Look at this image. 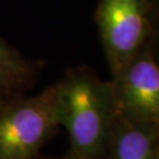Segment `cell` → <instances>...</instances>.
I'll return each mask as SVG.
<instances>
[{
    "instance_id": "6da1fadb",
    "label": "cell",
    "mask_w": 159,
    "mask_h": 159,
    "mask_svg": "<svg viewBox=\"0 0 159 159\" xmlns=\"http://www.w3.org/2000/svg\"><path fill=\"white\" fill-rule=\"evenodd\" d=\"M57 86V119L75 159H100L117 119L110 80L87 66L68 70Z\"/></svg>"
},
{
    "instance_id": "7a4b0ae2",
    "label": "cell",
    "mask_w": 159,
    "mask_h": 159,
    "mask_svg": "<svg viewBox=\"0 0 159 159\" xmlns=\"http://www.w3.org/2000/svg\"><path fill=\"white\" fill-rule=\"evenodd\" d=\"M56 83L33 97L0 102V159H34L56 134Z\"/></svg>"
},
{
    "instance_id": "3957f363",
    "label": "cell",
    "mask_w": 159,
    "mask_h": 159,
    "mask_svg": "<svg viewBox=\"0 0 159 159\" xmlns=\"http://www.w3.org/2000/svg\"><path fill=\"white\" fill-rule=\"evenodd\" d=\"M96 21L111 74L153 41L148 0H99Z\"/></svg>"
},
{
    "instance_id": "277c9868",
    "label": "cell",
    "mask_w": 159,
    "mask_h": 159,
    "mask_svg": "<svg viewBox=\"0 0 159 159\" xmlns=\"http://www.w3.org/2000/svg\"><path fill=\"white\" fill-rule=\"evenodd\" d=\"M117 118L159 123V66L153 41L112 74Z\"/></svg>"
},
{
    "instance_id": "5b68a950",
    "label": "cell",
    "mask_w": 159,
    "mask_h": 159,
    "mask_svg": "<svg viewBox=\"0 0 159 159\" xmlns=\"http://www.w3.org/2000/svg\"><path fill=\"white\" fill-rule=\"evenodd\" d=\"M100 159H159V123L117 118Z\"/></svg>"
},
{
    "instance_id": "8992f818",
    "label": "cell",
    "mask_w": 159,
    "mask_h": 159,
    "mask_svg": "<svg viewBox=\"0 0 159 159\" xmlns=\"http://www.w3.org/2000/svg\"><path fill=\"white\" fill-rule=\"evenodd\" d=\"M44 65L30 59L0 37V102L24 96L35 84Z\"/></svg>"
},
{
    "instance_id": "52a82bcc",
    "label": "cell",
    "mask_w": 159,
    "mask_h": 159,
    "mask_svg": "<svg viewBox=\"0 0 159 159\" xmlns=\"http://www.w3.org/2000/svg\"><path fill=\"white\" fill-rule=\"evenodd\" d=\"M34 159H75L73 157V156H71V154L68 153H66L65 154V156H63V157H57V158H48V157H41V156H38V157H37V158H34Z\"/></svg>"
}]
</instances>
